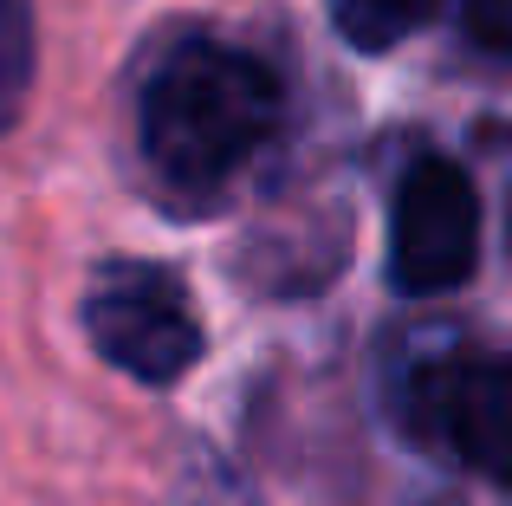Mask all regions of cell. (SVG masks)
Wrapping results in <instances>:
<instances>
[{
    "mask_svg": "<svg viewBox=\"0 0 512 506\" xmlns=\"http://www.w3.org/2000/svg\"><path fill=\"white\" fill-rule=\"evenodd\" d=\"M292 117V85L266 52L214 26H182L150 52L130 98L137 156L156 195L182 215L221 208L266 156Z\"/></svg>",
    "mask_w": 512,
    "mask_h": 506,
    "instance_id": "1",
    "label": "cell"
},
{
    "mask_svg": "<svg viewBox=\"0 0 512 506\" xmlns=\"http://www.w3.org/2000/svg\"><path fill=\"white\" fill-rule=\"evenodd\" d=\"M389 422L441 468L512 494V351L474 338H428L389 364Z\"/></svg>",
    "mask_w": 512,
    "mask_h": 506,
    "instance_id": "2",
    "label": "cell"
},
{
    "mask_svg": "<svg viewBox=\"0 0 512 506\" xmlns=\"http://www.w3.org/2000/svg\"><path fill=\"white\" fill-rule=\"evenodd\" d=\"M85 338L111 370H124L143 390H169L208 351L201 312L188 299L182 273L163 260H104L85 279Z\"/></svg>",
    "mask_w": 512,
    "mask_h": 506,
    "instance_id": "3",
    "label": "cell"
},
{
    "mask_svg": "<svg viewBox=\"0 0 512 506\" xmlns=\"http://www.w3.org/2000/svg\"><path fill=\"white\" fill-rule=\"evenodd\" d=\"M480 266V189L454 156L415 143L389 182V286L441 299Z\"/></svg>",
    "mask_w": 512,
    "mask_h": 506,
    "instance_id": "4",
    "label": "cell"
},
{
    "mask_svg": "<svg viewBox=\"0 0 512 506\" xmlns=\"http://www.w3.org/2000/svg\"><path fill=\"white\" fill-rule=\"evenodd\" d=\"M441 13V0H331V26L350 52H396Z\"/></svg>",
    "mask_w": 512,
    "mask_h": 506,
    "instance_id": "5",
    "label": "cell"
},
{
    "mask_svg": "<svg viewBox=\"0 0 512 506\" xmlns=\"http://www.w3.org/2000/svg\"><path fill=\"white\" fill-rule=\"evenodd\" d=\"M39 78V20L33 0H0V137L26 117Z\"/></svg>",
    "mask_w": 512,
    "mask_h": 506,
    "instance_id": "6",
    "label": "cell"
},
{
    "mask_svg": "<svg viewBox=\"0 0 512 506\" xmlns=\"http://www.w3.org/2000/svg\"><path fill=\"white\" fill-rule=\"evenodd\" d=\"M175 506H260V494L214 442H188L182 474H175Z\"/></svg>",
    "mask_w": 512,
    "mask_h": 506,
    "instance_id": "7",
    "label": "cell"
},
{
    "mask_svg": "<svg viewBox=\"0 0 512 506\" xmlns=\"http://www.w3.org/2000/svg\"><path fill=\"white\" fill-rule=\"evenodd\" d=\"M461 39L493 65H512V0H454Z\"/></svg>",
    "mask_w": 512,
    "mask_h": 506,
    "instance_id": "8",
    "label": "cell"
},
{
    "mask_svg": "<svg viewBox=\"0 0 512 506\" xmlns=\"http://www.w3.org/2000/svg\"><path fill=\"white\" fill-rule=\"evenodd\" d=\"M500 150H506V163H512V130L500 137ZM506 253H512V189H506Z\"/></svg>",
    "mask_w": 512,
    "mask_h": 506,
    "instance_id": "9",
    "label": "cell"
}]
</instances>
